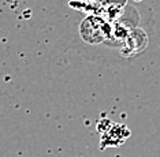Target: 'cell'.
Instances as JSON below:
<instances>
[]
</instances>
